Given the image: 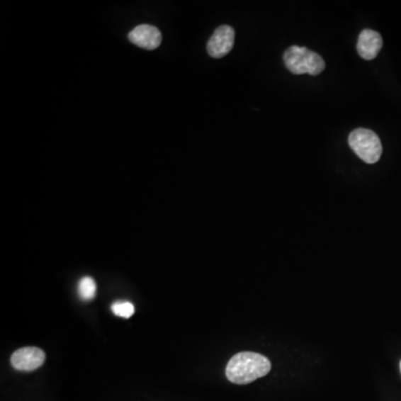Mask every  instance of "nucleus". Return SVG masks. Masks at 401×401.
I'll return each mask as SVG.
<instances>
[{"mask_svg":"<svg viewBox=\"0 0 401 401\" xmlns=\"http://www.w3.org/2000/svg\"><path fill=\"white\" fill-rule=\"evenodd\" d=\"M271 370V362L268 358L256 352H240L227 362L225 375L235 385H248L259 378L268 375Z\"/></svg>","mask_w":401,"mask_h":401,"instance_id":"1","label":"nucleus"},{"mask_svg":"<svg viewBox=\"0 0 401 401\" xmlns=\"http://www.w3.org/2000/svg\"><path fill=\"white\" fill-rule=\"evenodd\" d=\"M286 67L295 75L309 74L317 76L322 73L326 68L324 60L317 52L307 47L291 46L288 48L283 55Z\"/></svg>","mask_w":401,"mask_h":401,"instance_id":"2","label":"nucleus"},{"mask_svg":"<svg viewBox=\"0 0 401 401\" xmlns=\"http://www.w3.org/2000/svg\"><path fill=\"white\" fill-rule=\"evenodd\" d=\"M348 142L352 151L367 164H375L380 159L383 144L373 130L367 128L352 130Z\"/></svg>","mask_w":401,"mask_h":401,"instance_id":"3","label":"nucleus"},{"mask_svg":"<svg viewBox=\"0 0 401 401\" xmlns=\"http://www.w3.org/2000/svg\"><path fill=\"white\" fill-rule=\"evenodd\" d=\"M235 32L229 25H223L214 32L210 38L206 50L212 58H222L232 50L235 45Z\"/></svg>","mask_w":401,"mask_h":401,"instance_id":"4","label":"nucleus"},{"mask_svg":"<svg viewBox=\"0 0 401 401\" xmlns=\"http://www.w3.org/2000/svg\"><path fill=\"white\" fill-rule=\"evenodd\" d=\"M46 354L37 346H24L11 356V366L19 371H34L44 365Z\"/></svg>","mask_w":401,"mask_h":401,"instance_id":"5","label":"nucleus"},{"mask_svg":"<svg viewBox=\"0 0 401 401\" xmlns=\"http://www.w3.org/2000/svg\"><path fill=\"white\" fill-rule=\"evenodd\" d=\"M128 40L143 50H157L162 43V34L157 27L149 24L138 25L130 32Z\"/></svg>","mask_w":401,"mask_h":401,"instance_id":"6","label":"nucleus"},{"mask_svg":"<svg viewBox=\"0 0 401 401\" xmlns=\"http://www.w3.org/2000/svg\"><path fill=\"white\" fill-rule=\"evenodd\" d=\"M383 48V37L373 29H363L358 38L357 50L360 57L373 60Z\"/></svg>","mask_w":401,"mask_h":401,"instance_id":"7","label":"nucleus"},{"mask_svg":"<svg viewBox=\"0 0 401 401\" xmlns=\"http://www.w3.org/2000/svg\"><path fill=\"white\" fill-rule=\"evenodd\" d=\"M79 295L83 300L94 299L96 295V283L94 279H91V276H84L83 279L79 281Z\"/></svg>","mask_w":401,"mask_h":401,"instance_id":"8","label":"nucleus"},{"mask_svg":"<svg viewBox=\"0 0 401 401\" xmlns=\"http://www.w3.org/2000/svg\"><path fill=\"white\" fill-rule=\"evenodd\" d=\"M112 311L115 315L120 318H130L135 312V307L133 303L128 301H115L112 305Z\"/></svg>","mask_w":401,"mask_h":401,"instance_id":"9","label":"nucleus"},{"mask_svg":"<svg viewBox=\"0 0 401 401\" xmlns=\"http://www.w3.org/2000/svg\"><path fill=\"white\" fill-rule=\"evenodd\" d=\"M400 371H401V361H400Z\"/></svg>","mask_w":401,"mask_h":401,"instance_id":"10","label":"nucleus"}]
</instances>
